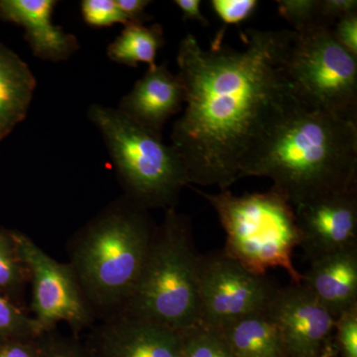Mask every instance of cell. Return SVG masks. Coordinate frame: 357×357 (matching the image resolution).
Instances as JSON below:
<instances>
[{
    "instance_id": "obj_13",
    "label": "cell",
    "mask_w": 357,
    "mask_h": 357,
    "mask_svg": "<svg viewBox=\"0 0 357 357\" xmlns=\"http://www.w3.org/2000/svg\"><path fill=\"white\" fill-rule=\"evenodd\" d=\"M56 4L54 0H0V18L23 27L33 54L51 62L68 60L79 47L75 35L52 22Z\"/></svg>"
},
{
    "instance_id": "obj_11",
    "label": "cell",
    "mask_w": 357,
    "mask_h": 357,
    "mask_svg": "<svg viewBox=\"0 0 357 357\" xmlns=\"http://www.w3.org/2000/svg\"><path fill=\"white\" fill-rule=\"evenodd\" d=\"M18 253L33 278V311L37 328L60 321L79 323L86 317L83 303L69 270L23 236H16Z\"/></svg>"
},
{
    "instance_id": "obj_26",
    "label": "cell",
    "mask_w": 357,
    "mask_h": 357,
    "mask_svg": "<svg viewBox=\"0 0 357 357\" xmlns=\"http://www.w3.org/2000/svg\"><path fill=\"white\" fill-rule=\"evenodd\" d=\"M356 13V0H319V18L331 27L340 18Z\"/></svg>"
},
{
    "instance_id": "obj_14",
    "label": "cell",
    "mask_w": 357,
    "mask_h": 357,
    "mask_svg": "<svg viewBox=\"0 0 357 357\" xmlns=\"http://www.w3.org/2000/svg\"><path fill=\"white\" fill-rule=\"evenodd\" d=\"M301 285L335 319L357 306V248L312 260Z\"/></svg>"
},
{
    "instance_id": "obj_27",
    "label": "cell",
    "mask_w": 357,
    "mask_h": 357,
    "mask_svg": "<svg viewBox=\"0 0 357 357\" xmlns=\"http://www.w3.org/2000/svg\"><path fill=\"white\" fill-rule=\"evenodd\" d=\"M115 3L128 22L144 23L148 20L145 9L151 3L149 0H115Z\"/></svg>"
},
{
    "instance_id": "obj_23",
    "label": "cell",
    "mask_w": 357,
    "mask_h": 357,
    "mask_svg": "<svg viewBox=\"0 0 357 357\" xmlns=\"http://www.w3.org/2000/svg\"><path fill=\"white\" fill-rule=\"evenodd\" d=\"M210 4L225 25H237L255 13L259 2L257 0H211Z\"/></svg>"
},
{
    "instance_id": "obj_8",
    "label": "cell",
    "mask_w": 357,
    "mask_h": 357,
    "mask_svg": "<svg viewBox=\"0 0 357 357\" xmlns=\"http://www.w3.org/2000/svg\"><path fill=\"white\" fill-rule=\"evenodd\" d=\"M277 289L265 275L249 271L223 251L199 256V325L220 330L267 311Z\"/></svg>"
},
{
    "instance_id": "obj_10",
    "label": "cell",
    "mask_w": 357,
    "mask_h": 357,
    "mask_svg": "<svg viewBox=\"0 0 357 357\" xmlns=\"http://www.w3.org/2000/svg\"><path fill=\"white\" fill-rule=\"evenodd\" d=\"M300 246L310 262L357 248V189L295 206Z\"/></svg>"
},
{
    "instance_id": "obj_7",
    "label": "cell",
    "mask_w": 357,
    "mask_h": 357,
    "mask_svg": "<svg viewBox=\"0 0 357 357\" xmlns=\"http://www.w3.org/2000/svg\"><path fill=\"white\" fill-rule=\"evenodd\" d=\"M285 72L303 107L357 121V58L337 43L331 26L295 32Z\"/></svg>"
},
{
    "instance_id": "obj_28",
    "label": "cell",
    "mask_w": 357,
    "mask_h": 357,
    "mask_svg": "<svg viewBox=\"0 0 357 357\" xmlns=\"http://www.w3.org/2000/svg\"><path fill=\"white\" fill-rule=\"evenodd\" d=\"M174 3L178 6L183 14V20L196 21L203 26L210 25L208 18L201 10V0H176Z\"/></svg>"
},
{
    "instance_id": "obj_22",
    "label": "cell",
    "mask_w": 357,
    "mask_h": 357,
    "mask_svg": "<svg viewBox=\"0 0 357 357\" xmlns=\"http://www.w3.org/2000/svg\"><path fill=\"white\" fill-rule=\"evenodd\" d=\"M335 342L337 357H357V306L335 319Z\"/></svg>"
},
{
    "instance_id": "obj_6",
    "label": "cell",
    "mask_w": 357,
    "mask_h": 357,
    "mask_svg": "<svg viewBox=\"0 0 357 357\" xmlns=\"http://www.w3.org/2000/svg\"><path fill=\"white\" fill-rule=\"evenodd\" d=\"M143 211L132 203L109 211L79 248L82 279L103 302L128 300L137 284L154 236Z\"/></svg>"
},
{
    "instance_id": "obj_20",
    "label": "cell",
    "mask_w": 357,
    "mask_h": 357,
    "mask_svg": "<svg viewBox=\"0 0 357 357\" xmlns=\"http://www.w3.org/2000/svg\"><path fill=\"white\" fill-rule=\"evenodd\" d=\"M276 2L279 14L292 25L293 31H304L312 26L324 23L319 15V0H278Z\"/></svg>"
},
{
    "instance_id": "obj_15",
    "label": "cell",
    "mask_w": 357,
    "mask_h": 357,
    "mask_svg": "<svg viewBox=\"0 0 357 357\" xmlns=\"http://www.w3.org/2000/svg\"><path fill=\"white\" fill-rule=\"evenodd\" d=\"M105 347V357H182L180 333L133 318L117 326Z\"/></svg>"
},
{
    "instance_id": "obj_31",
    "label": "cell",
    "mask_w": 357,
    "mask_h": 357,
    "mask_svg": "<svg viewBox=\"0 0 357 357\" xmlns=\"http://www.w3.org/2000/svg\"><path fill=\"white\" fill-rule=\"evenodd\" d=\"M55 357H74V356H65V354H63V356H55Z\"/></svg>"
},
{
    "instance_id": "obj_17",
    "label": "cell",
    "mask_w": 357,
    "mask_h": 357,
    "mask_svg": "<svg viewBox=\"0 0 357 357\" xmlns=\"http://www.w3.org/2000/svg\"><path fill=\"white\" fill-rule=\"evenodd\" d=\"M218 331L236 357H287L280 328L268 311L249 314Z\"/></svg>"
},
{
    "instance_id": "obj_12",
    "label": "cell",
    "mask_w": 357,
    "mask_h": 357,
    "mask_svg": "<svg viewBox=\"0 0 357 357\" xmlns=\"http://www.w3.org/2000/svg\"><path fill=\"white\" fill-rule=\"evenodd\" d=\"M184 103L180 77L163 64L149 68L121 98L117 109L141 128L162 135L167 121L181 112Z\"/></svg>"
},
{
    "instance_id": "obj_4",
    "label": "cell",
    "mask_w": 357,
    "mask_h": 357,
    "mask_svg": "<svg viewBox=\"0 0 357 357\" xmlns=\"http://www.w3.org/2000/svg\"><path fill=\"white\" fill-rule=\"evenodd\" d=\"M194 191L217 213L227 236L225 255L258 275L282 268L292 284L300 285L302 273L293 263L294 250L301 243L299 225L295 208L280 192L271 188L236 196L229 190L218 194Z\"/></svg>"
},
{
    "instance_id": "obj_25",
    "label": "cell",
    "mask_w": 357,
    "mask_h": 357,
    "mask_svg": "<svg viewBox=\"0 0 357 357\" xmlns=\"http://www.w3.org/2000/svg\"><path fill=\"white\" fill-rule=\"evenodd\" d=\"M332 32L337 43L357 58V13L338 20Z\"/></svg>"
},
{
    "instance_id": "obj_16",
    "label": "cell",
    "mask_w": 357,
    "mask_h": 357,
    "mask_svg": "<svg viewBox=\"0 0 357 357\" xmlns=\"http://www.w3.org/2000/svg\"><path fill=\"white\" fill-rule=\"evenodd\" d=\"M36 88V79L10 49L0 43V141L24 121Z\"/></svg>"
},
{
    "instance_id": "obj_29",
    "label": "cell",
    "mask_w": 357,
    "mask_h": 357,
    "mask_svg": "<svg viewBox=\"0 0 357 357\" xmlns=\"http://www.w3.org/2000/svg\"><path fill=\"white\" fill-rule=\"evenodd\" d=\"M16 265L8 244L0 248V286H7L15 280Z\"/></svg>"
},
{
    "instance_id": "obj_3",
    "label": "cell",
    "mask_w": 357,
    "mask_h": 357,
    "mask_svg": "<svg viewBox=\"0 0 357 357\" xmlns=\"http://www.w3.org/2000/svg\"><path fill=\"white\" fill-rule=\"evenodd\" d=\"M199 262L189 220L170 208L129 297L130 318L178 333L199 325Z\"/></svg>"
},
{
    "instance_id": "obj_1",
    "label": "cell",
    "mask_w": 357,
    "mask_h": 357,
    "mask_svg": "<svg viewBox=\"0 0 357 357\" xmlns=\"http://www.w3.org/2000/svg\"><path fill=\"white\" fill-rule=\"evenodd\" d=\"M294 36L293 30L248 29L241 33V49L215 39L206 50L192 34L180 42L185 107L174 124L171 146L189 185L229 190L302 107L285 72Z\"/></svg>"
},
{
    "instance_id": "obj_24",
    "label": "cell",
    "mask_w": 357,
    "mask_h": 357,
    "mask_svg": "<svg viewBox=\"0 0 357 357\" xmlns=\"http://www.w3.org/2000/svg\"><path fill=\"white\" fill-rule=\"evenodd\" d=\"M35 321H28L17 310L0 296V335L36 331Z\"/></svg>"
},
{
    "instance_id": "obj_30",
    "label": "cell",
    "mask_w": 357,
    "mask_h": 357,
    "mask_svg": "<svg viewBox=\"0 0 357 357\" xmlns=\"http://www.w3.org/2000/svg\"><path fill=\"white\" fill-rule=\"evenodd\" d=\"M0 357H39V354L29 345L13 344L0 349Z\"/></svg>"
},
{
    "instance_id": "obj_21",
    "label": "cell",
    "mask_w": 357,
    "mask_h": 357,
    "mask_svg": "<svg viewBox=\"0 0 357 357\" xmlns=\"http://www.w3.org/2000/svg\"><path fill=\"white\" fill-rule=\"evenodd\" d=\"M84 21L93 27H105L121 23L128 24L115 0H84L81 3Z\"/></svg>"
},
{
    "instance_id": "obj_2",
    "label": "cell",
    "mask_w": 357,
    "mask_h": 357,
    "mask_svg": "<svg viewBox=\"0 0 357 357\" xmlns=\"http://www.w3.org/2000/svg\"><path fill=\"white\" fill-rule=\"evenodd\" d=\"M245 177H266L293 204L357 189V121L301 107Z\"/></svg>"
},
{
    "instance_id": "obj_18",
    "label": "cell",
    "mask_w": 357,
    "mask_h": 357,
    "mask_svg": "<svg viewBox=\"0 0 357 357\" xmlns=\"http://www.w3.org/2000/svg\"><path fill=\"white\" fill-rule=\"evenodd\" d=\"M124 26L123 31L107 49L110 60L132 68L140 63H146L149 68L155 67L157 53L165 43L163 27L138 22H129Z\"/></svg>"
},
{
    "instance_id": "obj_5",
    "label": "cell",
    "mask_w": 357,
    "mask_h": 357,
    "mask_svg": "<svg viewBox=\"0 0 357 357\" xmlns=\"http://www.w3.org/2000/svg\"><path fill=\"white\" fill-rule=\"evenodd\" d=\"M89 117L102 133L133 203L142 208H173L181 190L189 185L175 149L117 109L91 105Z\"/></svg>"
},
{
    "instance_id": "obj_9",
    "label": "cell",
    "mask_w": 357,
    "mask_h": 357,
    "mask_svg": "<svg viewBox=\"0 0 357 357\" xmlns=\"http://www.w3.org/2000/svg\"><path fill=\"white\" fill-rule=\"evenodd\" d=\"M287 357H337L335 319L302 285L277 289L267 310Z\"/></svg>"
},
{
    "instance_id": "obj_19",
    "label": "cell",
    "mask_w": 357,
    "mask_h": 357,
    "mask_svg": "<svg viewBox=\"0 0 357 357\" xmlns=\"http://www.w3.org/2000/svg\"><path fill=\"white\" fill-rule=\"evenodd\" d=\"M182 357H236L222 332L197 325L180 332Z\"/></svg>"
}]
</instances>
